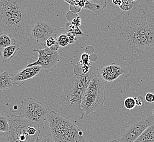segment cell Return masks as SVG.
Returning a JSON list of instances; mask_svg holds the SVG:
<instances>
[{"mask_svg":"<svg viewBox=\"0 0 154 142\" xmlns=\"http://www.w3.org/2000/svg\"><path fill=\"white\" fill-rule=\"evenodd\" d=\"M74 26L77 27H79L82 25V19L80 16L78 17L77 18H75L73 20L71 23Z\"/></svg>","mask_w":154,"mask_h":142,"instance_id":"obj_31","label":"cell"},{"mask_svg":"<svg viewBox=\"0 0 154 142\" xmlns=\"http://www.w3.org/2000/svg\"><path fill=\"white\" fill-rule=\"evenodd\" d=\"M47 47L53 51H57L59 49L60 45L57 42V39L51 37L46 42Z\"/></svg>","mask_w":154,"mask_h":142,"instance_id":"obj_22","label":"cell"},{"mask_svg":"<svg viewBox=\"0 0 154 142\" xmlns=\"http://www.w3.org/2000/svg\"><path fill=\"white\" fill-rule=\"evenodd\" d=\"M33 51L38 54V60L28 64L26 67L39 66L47 72H51L57 67L60 57L57 51H53L47 47L43 49H33Z\"/></svg>","mask_w":154,"mask_h":142,"instance_id":"obj_11","label":"cell"},{"mask_svg":"<svg viewBox=\"0 0 154 142\" xmlns=\"http://www.w3.org/2000/svg\"><path fill=\"white\" fill-rule=\"evenodd\" d=\"M124 104L125 107L128 110H134L136 106V104L134 100V98L131 97H128L125 98L124 102Z\"/></svg>","mask_w":154,"mask_h":142,"instance_id":"obj_24","label":"cell"},{"mask_svg":"<svg viewBox=\"0 0 154 142\" xmlns=\"http://www.w3.org/2000/svg\"><path fill=\"white\" fill-rule=\"evenodd\" d=\"M152 115L153 117L154 118V110H153V111H152Z\"/></svg>","mask_w":154,"mask_h":142,"instance_id":"obj_36","label":"cell"},{"mask_svg":"<svg viewBox=\"0 0 154 142\" xmlns=\"http://www.w3.org/2000/svg\"><path fill=\"white\" fill-rule=\"evenodd\" d=\"M46 120L55 142H90L76 125L53 110L49 113Z\"/></svg>","mask_w":154,"mask_h":142,"instance_id":"obj_4","label":"cell"},{"mask_svg":"<svg viewBox=\"0 0 154 142\" xmlns=\"http://www.w3.org/2000/svg\"><path fill=\"white\" fill-rule=\"evenodd\" d=\"M38 142H55L51 134H47L42 138H39Z\"/></svg>","mask_w":154,"mask_h":142,"instance_id":"obj_27","label":"cell"},{"mask_svg":"<svg viewBox=\"0 0 154 142\" xmlns=\"http://www.w3.org/2000/svg\"><path fill=\"white\" fill-rule=\"evenodd\" d=\"M145 101L149 103L154 102V94L151 92L147 93L145 96Z\"/></svg>","mask_w":154,"mask_h":142,"instance_id":"obj_30","label":"cell"},{"mask_svg":"<svg viewBox=\"0 0 154 142\" xmlns=\"http://www.w3.org/2000/svg\"><path fill=\"white\" fill-rule=\"evenodd\" d=\"M134 142H154V122Z\"/></svg>","mask_w":154,"mask_h":142,"instance_id":"obj_17","label":"cell"},{"mask_svg":"<svg viewBox=\"0 0 154 142\" xmlns=\"http://www.w3.org/2000/svg\"><path fill=\"white\" fill-rule=\"evenodd\" d=\"M9 118L6 115H0V132L5 133L9 130Z\"/></svg>","mask_w":154,"mask_h":142,"instance_id":"obj_19","label":"cell"},{"mask_svg":"<svg viewBox=\"0 0 154 142\" xmlns=\"http://www.w3.org/2000/svg\"><path fill=\"white\" fill-rule=\"evenodd\" d=\"M154 122L152 115L135 113L120 131L118 142H134Z\"/></svg>","mask_w":154,"mask_h":142,"instance_id":"obj_7","label":"cell"},{"mask_svg":"<svg viewBox=\"0 0 154 142\" xmlns=\"http://www.w3.org/2000/svg\"><path fill=\"white\" fill-rule=\"evenodd\" d=\"M131 73L132 70L130 68L116 65L115 62H113L109 65L102 66L97 68L96 75L103 82L112 83L122 76L126 78L130 77Z\"/></svg>","mask_w":154,"mask_h":142,"instance_id":"obj_10","label":"cell"},{"mask_svg":"<svg viewBox=\"0 0 154 142\" xmlns=\"http://www.w3.org/2000/svg\"><path fill=\"white\" fill-rule=\"evenodd\" d=\"M47 108L33 98H26L21 101L19 116L40 125L49 114Z\"/></svg>","mask_w":154,"mask_h":142,"instance_id":"obj_8","label":"cell"},{"mask_svg":"<svg viewBox=\"0 0 154 142\" xmlns=\"http://www.w3.org/2000/svg\"><path fill=\"white\" fill-rule=\"evenodd\" d=\"M0 142H8L4 136V134L2 136L0 134Z\"/></svg>","mask_w":154,"mask_h":142,"instance_id":"obj_34","label":"cell"},{"mask_svg":"<svg viewBox=\"0 0 154 142\" xmlns=\"http://www.w3.org/2000/svg\"><path fill=\"white\" fill-rule=\"evenodd\" d=\"M79 16V15H78V14L69 11V12L67 13V14L66 15V18L69 23H71L75 18H77Z\"/></svg>","mask_w":154,"mask_h":142,"instance_id":"obj_26","label":"cell"},{"mask_svg":"<svg viewBox=\"0 0 154 142\" xmlns=\"http://www.w3.org/2000/svg\"><path fill=\"white\" fill-rule=\"evenodd\" d=\"M81 64L78 63L66 78L62 94L60 97V115L68 120L83 119L85 113L81 108L83 94L89 83L96 75L97 68L92 65L87 74H82Z\"/></svg>","mask_w":154,"mask_h":142,"instance_id":"obj_2","label":"cell"},{"mask_svg":"<svg viewBox=\"0 0 154 142\" xmlns=\"http://www.w3.org/2000/svg\"><path fill=\"white\" fill-rule=\"evenodd\" d=\"M134 100L135 101L136 106H142L144 103V98L142 96H135L134 97Z\"/></svg>","mask_w":154,"mask_h":142,"instance_id":"obj_29","label":"cell"},{"mask_svg":"<svg viewBox=\"0 0 154 142\" xmlns=\"http://www.w3.org/2000/svg\"><path fill=\"white\" fill-rule=\"evenodd\" d=\"M65 30H66V32L70 33L72 34H73L76 36H83L84 35V33L80 30L79 27H77L73 25L71 23H67L65 24Z\"/></svg>","mask_w":154,"mask_h":142,"instance_id":"obj_20","label":"cell"},{"mask_svg":"<svg viewBox=\"0 0 154 142\" xmlns=\"http://www.w3.org/2000/svg\"><path fill=\"white\" fill-rule=\"evenodd\" d=\"M33 23L24 2L18 0H0V33L9 35L17 44L30 40Z\"/></svg>","mask_w":154,"mask_h":142,"instance_id":"obj_3","label":"cell"},{"mask_svg":"<svg viewBox=\"0 0 154 142\" xmlns=\"http://www.w3.org/2000/svg\"><path fill=\"white\" fill-rule=\"evenodd\" d=\"M13 87L10 74L8 71H4L0 73V92L12 89Z\"/></svg>","mask_w":154,"mask_h":142,"instance_id":"obj_16","label":"cell"},{"mask_svg":"<svg viewBox=\"0 0 154 142\" xmlns=\"http://www.w3.org/2000/svg\"><path fill=\"white\" fill-rule=\"evenodd\" d=\"M17 44L13 39L5 33H0V49Z\"/></svg>","mask_w":154,"mask_h":142,"instance_id":"obj_18","label":"cell"},{"mask_svg":"<svg viewBox=\"0 0 154 142\" xmlns=\"http://www.w3.org/2000/svg\"><path fill=\"white\" fill-rule=\"evenodd\" d=\"M136 1H122L119 8L123 12H128L133 9L136 3Z\"/></svg>","mask_w":154,"mask_h":142,"instance_id":"obj_21","label":"cell"},{"mask_svg":"<svg viewBox=\"0 0 154 142\" xmlns=\"http://www.w3.org/2000/svg\"><path fill=\"white\" fill-rule=\"evenodd\" d=\"M43 71V68L39 66L26 67L20 71L13 73L10 76L13 85L20 86L38 76Z\"/></svg>","mask_w":154,"mask_h":142,"instance_id":"obj_13","label":"cell"},{"mask_svg":"<svg viewBox=\"0 0 154 142\" xmlns=\"http://www.w3.org/2000/svg\"><path fill=\"white\" fill-rule=\"evenodd\" d=\"M66 35L68 36L69 41V45H73L77 40V37L73 34H72L70 33L66 32Z\"/></svg>","mask_w":154,"mask_h":142,"instance_id":"obj_28","label":"cell"},{"mask_svg":"<svg viewBox=\"0 0 154 142\" xmlns=\"http://www.w3.org/2000/svg\"><path fill=\"white\" fill-rule=\"evenodd\" d=\"M57 41L58 44L59 45L60 47H65L68 45H69V41L68 36L66 35V33L61 34L59 36V37L57 38Z\"/></svg>","mask_w":154,"mask_h":142,"instance_id":"obj_23","label":"cell"},{"mask_svg":"<svg viewBox=\"0 0 154 142\" xmlns=\"http://www.w3.org/2000/svg\"><path fill=\"white\" fill-rule=\"evenodd\" d=\"M79 63L82 65L90 66L92 63L90 62V55L87 53H84L80 56Z\"/></svg>","mask_w":154,"mask_h":142,"instance_id":"obj_25","label":"cell"},{"mask_svg":"<svg viewBox=\"0 0 154 142\" xmlns=\"http://www.w3.org/2000/svg\"><path fill=\"white\" fill-rule=\"evenodd\" d=\"M146 13L145 36L148 41L150 58L154 56V3L153 1L143 2Z\"/></svg>","mask_w":154,"mask_h":142,"instance_id":"obj_12","label":"cell"},{"mask_svg":"<svg viewBox=\"0 0 154 142\" xmlns=\"http://www.w3.org/2000/svg\"><path fill=\"white\" fill-rule=\"evenodd\" d=\"M106 101V89L103 82L97 75L94 77L83 94L81 108L89 115L103 106Z\"/></svg>","mask_w":154,"mask_h":142,"instance_id":"obj_6","label":"cell"},{"mask_svg":"<svg viewBox=\"0 0 154 142\" xmlns=\"http://www.w3.org/2000/svg\"><path fill=\"white\" fill-rule=\"evenodd\" d=\"M19 49V45L15 44L0 49V59L3 62H8L14 56Z\"/></svg>","mask_w":154,"mask_h":142,"instance_id":"obj_15","label":"cell"},{"mask_svg":"<svg viewBox=\"0 0 154 142\" xmlns=\"http://www.w3.org/2000/svg\"><path fill=\"white\" fill-rule=\"evenodd\" d=\"M122 1L120 0H113L112 2L114 3V5H115L116 6H118L119 7L122 4Z\"/></svg>","mask_w":154,"mask_h":142,"instance_id":"obj_33","label":"cell"},{"mask_svg":"<svg viewBox=\"0 0 154 142\" xmlns=\"http://www.w3.org/2000/svg\"><path fill=\"white\" fill-rule=\"evenodd\" d=\"M41 132L38 125L12 114L9 118V130L4 136L8 142H38Z\"/></svg>","mask_w":154,"mask_h":142,"instance_id":"obj_5","label":"cell"},{"mask_svg":"<svg viewBox=\"0 0 154 142\" xmlns=\"http://www.w3.org/2000/svg\"><path fill=\"white\" fill-rule=\"evenodd\" d=\"M55 30L53 25L45 21L38 20L33 21L30 31V39L45 47L46 42L52 37Z\"/></svg>","mask_w":154,"mask_h":142,"instance_id":"obj_9","label":"cell"},{"mask_svg":"<svg viewBox=\"0 0 154 142\" xmlns=\"http://www.w3.org/2000/svg\"><path fill=\"white\" fill-rule=\"evenodd\" d=\"M106 1H101L94 2L92 1H85V4L83 8L88 10L92 13L94 15L99 16L103 12L104 9L107 7Z\"/></svg>","mask_w":154,"mask_h":142,"instance_id":"obj_14","label":"cell"},{"mask_svg":"<svg viewBox=\"0 0 154 142\" xmlns=\"http://www.w3.org/2000/svg\"><path fill=\"white\" fill-rule=\"evenodd\" d=\"M106 142H118L117 139H113V140H110Z\"/></svg>","mask_w":154,"mask_h":142,"instance_id":"obj_35","label":"cell"},{"mask_svg":"<svg viewBox=\"0 0 154 142\" xmlns=\"http://www.w3.org/2000/svg\"><path fill=\"white\" fill-rule=\"evenodd\" d=\"M145 21V9L141 5L118 14L108 26V32L114 39L122 60L129 64L150 58Z\"/></svg>","mask_w":154,"mask_h":142,"instance_id":"obj_1","label":"cell"},{"mask_svg":"<svg viewBox=\"0 0 154 142\" xmlns=\"http://www.w3.org/2000/svg\"><path fill=\"white\" fill-rule=\"evenodd\" d=\"M69 9H70V11L74 12V13H77V14L80 13L82 11V8L78 7H76V6H72V5H69Z\"/></svg>","mask_w":154,"mask_h":142,"instance_id":"obj_32","label":"cell"},{"mask_svg":"<svg viewBox=\"0 0 154 142\" xmlns=\"http://www.w3.org/2000/svg\"><path fill=\"white\" fill-rule=\"evenodd\" d=\"M153 2H154V1H153Z\"/></svg>","mask_w":154,"mask_h":142,"instance_id":"obj_37","label":"cell"}]
</instances>
